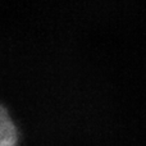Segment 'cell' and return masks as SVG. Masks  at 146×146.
I'll return each mask as SVG.
<instances>
[{"label": "cell", "mask_w": 146, "mask_h": 146, "mask_svg": "<svg viewBox=\"0 0 146 146\" xmlns=\"http://www.w3.org/2000/svg\"><path fill=\"white\" fill-rule=\"evenodd\" d=\"M18 140V132L14 122L4 108L0 114V146H15Z\"/></svg>", "instance_id": "cell-1"}]
</instances>
